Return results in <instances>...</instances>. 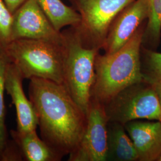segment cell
I'll return each mask as SVG.
<instances>
[{
    "label": "cell",
    "mask_w": 161,
    "mask_h": 161,
    "mask_svg": "<svg viewBox=\"0 0 161 161\" xmlns=\"http://www.w3.org/2000/svg\"><path fill=\"white\" fill-rule=\"evenodd\" d=\"M4 52L24 80L38 78L64 84V43L20 39L12 41Z\"/></svg>",
    "instance_id": "3957f363"
},
{
    "label": "cell",
    "mask_w": 161,
    "mask_h": 161,
    "mask_svg": "<svg viewBox=\"0 0 161 161\" xmlns=\"http://www.w3.org/2000/svg\"><path fill=\"white\" fill-rule=\"evenodd\" d=\"M28 92L41 138L61 156L69 155L80 143L86 115L63 84L33 78L29 80Z\"/></svg>",
    "instance_id": "6da1fadb"
},
{
    "label": "cell",
    "mask_w": 161,
    "mask_h": 161,
    "mask_svg": "<svg viewBox=\"0 0 161 161\" xmlns=\"http://www.w3.org/2000/svg\"><path fill=\"white\" fill-rule=\"evenodd\" d=\"M9 60L4 52L0 51V161L9 139L6 125V105L4 99L5 74Z\"/></svg>",
    "instance_id": "e0dca14e"
},
{
    "label": "cell",
    "mask_w": 161,
    "mask_h": 161,
    "mask_svg": "<svg viewBox=\"0 0 161 161\" xmlns=\"http://www.w3.org/2000/svg\"><path fill=\"white\" fill-rule=\"evenodd\" d=\"M54 28L61 32L66 26L75 27L80 22L79 13L62 0H36Z\"/></svg>",
    "instance_id": "5bb4252c"
},
{
    "label": "cell",
    "mask_w": 161,
    "mask_h": 161,
    "mask_svg": "<svg viewBox=\"0 0 161 161\" xmlns=\"http://www.w3.org/2000/svg\"><path fill=\"white\" fill-rule=\"evenodd\" d=\"M12 41L20 39L64 43V35L54 28L36 0H27L13 14Z\"/></svg>",
    "instance_id": "ba28073f"
},
{
    "label": "cell",
    "mask_w": 161,
    "mask_h": 161,
    "mask_svg": "<svg viewBox=\"0 0 161 161\" xmlns=\"http://www.w3.org/2000/svg\"><path fill=\"white\" fill-rule=\"evenodd\" d=\"M62 33L64 49V84L86 116L95 78V59L100 50L84 46L72 26Z\"/></svg>",
    "instance_id": "277c9868"
},
{
    "label": "cell",
    "mask_w": 161,
    "mask_h": 161,
    "mask_svg": "<svg viewBox=\"0 0 161 161\" xmlns=\"http://www.w3.org/2000/svg\"><path fill=\"white\" fill-rule=\"evenodd\" d=\"M13 14L3 0H0V51L5 52L12 41Z\"/></svg>",
    "instance_id": "ac0fdd59"
},
{
    "label": "cell",
    "mask_w": 161,
    "mask_h": 161,
    "mask_svg": "<svg viewBox=\"0 0 161 161\" xmlns=\"http://www.w3.org/2000/svg\"><path fill=\"white\" fill-rule=\"evenodd\" d=\"M158 161H161V156H160V158L158 159Z\"/></svg>",
    "instance_id": "7402d4cb"
},
{
    "label": "cell",
    "mask_w": 161,
    "mask_h": 161,
    "mask_svg": "<svg viewBox=\"0 0 161 161\" xmlns=\"http://www.w3.org/2000/svg\"><path fill=\"white\" fill-rule=\"evenodd\" d=\"M141 69L143 80L161 91V53L142 46Z\"/></svg>",
    "instance_id": "2e32d148"
},
{
    "label": "cell",
    "mask_w": 161,
    "mask_h": 161,
    "mask_svg": "<svg viewBox=\"0 0 161 161\" xmlns=\"http://www.w3.org/2000/svg\"><path fill=\"white\" fill-rule=\"evenodd\" d=\"M108 122L103 104L91 98L85 131L68 161H106Z\"/></svg>",
    "instance_id": "52a82bcc"
},
{
    "label": "cell",
    "mask_w": 161,
    "mask_h": 161,
    "mask_svg": "<svg viewBox=\"0 0 161 161\" xmlns=\"http://www.w3.org/2000/svg\"><path fill=\"white\" fill-rule=\"evenodd\" d=\"M23 76L17 67L10 62L7 66L5 74V89L14 105L17 130L26 132L36 130L38 119L34 107L27 97L23 88Z\"/></svg>",
    "instance_id": "30bf717a"
},
{
    "label": "cell",
    "mask_w": 161,
    "mask_h": 161,
    "mask_svg": "<svg viewBox=\"0 0 161 161\" xmlns=\"http://www.w3.org/2000/svg\"><path fill=\"white\" fill-rule=\"evenodd\" d=\"M158 92V97H159V102H160V104H161V91H159V92Z\"/></svg>",
    "instance_id": "44dd1931"
},
{
    "label": "cell",
    "mask_w": 161,
    "mask_h": 161,
    "mask_svg": "<svg viewBox=\"0 0 161 161\" xmlns=\"http://www.w3.org/2000/svg\"><path fill=\"white\" fill-rule=\"evenodd\" d=\"M124 126L134 145L138 161H158L161 156V121L138 119Z\"/></svg>",
    "instance_id": "8fae6325"
},
{
    "label": "cell",
    "mask_w": 161,
    "mask_h": 161,
    "mask_svg": "<svg viewBox=\"0 0 161 161\" xmlns=\"http://www.w3.org/2000/svg\"><path fill=\"white\" fill-rule=\"evenodd\" d=\"M103 105L109 122L125 125L138 119L161 121L158 92L144 80L127 86Z\"/></svg>",
    "instance_id": "8992f818"
},
{
    "label": "cell",
    "mask_w": 161,
    "mask_h": 161,
    "mask_svg": "<svg viewBox=\"0 0 161 161\" xmlns=\"http://www.w3.org/2000/svg\"><path fill=\"white\" fill-rule=\"evenodd\" d=\"M69 1L80 15V22L73 28L82 45L100 50L114 19L134 0Z\"/></svg>",
    "instance_id": "5b68a950"
},
{
    "label": "cell",
    "mask_w": 161,
    "mask_h": 161,
    "mask_svg": "<svg viewBox=\"0 0 161 161\" xmlns=\"http://www.w3.org/2000/svg\"><path fill=\"white\" fill-rule=\"evenodd\" d=\"M145 26L143 23L118 51L110 54L98 53L91 98L104 104L127 86L143 80L141 48Z\"/></svg>",
    "instance_id": "7a4b0ae2"
},
{
    "label": "cell",
    "mask_w": 161,
    "mask_h": 161,
    "mask_svg": "<svg viewBox=\"0 0 161 161\" xmlns=\"http://www.w3.org/2000/svg\"><path fill=\"white\" fill-rule=\"evenodd\" d=\"M138 155L124 125L108 122L106 161H137Z\"/></svg>",
    "instance_id": "4fadbf2b"
},
{
    "label": "cell",
    "mask_w": 161,
    "mask_h": 161,
    "mask_svg": "<svg viewBox=\"0 0 161 161\" xmlns=\"http://www.w3.org/2000/svg\"><path fill=\"white\" fill-rule=\"evenodd\" d=\"M148 17L146 0H134L125 7L112 23L102 50L112 54L124 46Z\"/></svg>",
    "instance_id": "9c48e42d"
},
{
    "label": "cell",
    "mask_w": 161,
    "mask_h": 161,
    "mask_svg": "<svg viewBox=\"0 0 161 161\" xmlns=\"http://www.w3.org/2000/svg\"><path fill=\"white\" fill-rule=\"evenodd\" d=\"M10 134L20 150L23 161H59L63 158L38 136L36 130L26 132L12 130Z\"/></svg>",
    "instance_id": "7c38bea8"
},
{
    "label": "cell",
    "mask_w": 161,
    "mask_h": 161,
    "mask_svg": "<svg viewBox=\"0 0 161 161\" xmlns=\"http://www.w3.org/2000/svg\"><path fill=\"white\" fill-rule=\"evenodd\" d=\"M22 153L13 140H9L1 156V161H23Z\"/></svg>",
    "instance_id": "d6986e66"
},
{
    "label": "cell",
    "mask_w": 161,
    "mask_h": 161,
    "mask_svg": "<svg viewBox=\"0 0 161 161\" xmlns=\"http://www.w3.org/2000/svg\"><path fill=\"white\" fill-rule=\"evenodd\" d=\"M12 14L23 4L27 0H3Z\"/></svg>",
    "instance_id": "ffe728a7"
},
{
    "label": "cell",
    "mask_w": 161,
    "mask_h": 161,
    "mask_svg": "<svg viewBox=\"0 0 161 161\" xmlns=\"http://www.w3.org/2000/svg\"><path fill=\"white\" fill-rule=\"evenodd\" d=\"M148 17L143 35L142 46L154 50L158 46L161 36V0H146Z\"/></svg>",
    "instance_id": "9a60e30c"
}]
</instances>
